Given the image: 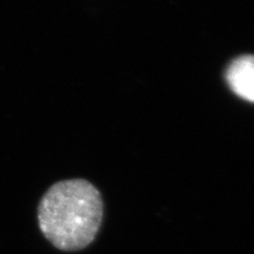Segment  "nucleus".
I'll use <instances>...</instances> for the list:
<instances>
[{
  "instance_id": "f257e3e1",
  "label": "nucleus",
  "mask_w": 254,
  "mask_h": 254,
  "mask_svg": "<svg viewBox=\"0 0 254 254\" xmlns=\"http://www.w3.org/2000/svg\"><path fill=\"white\" fill-rule=\"evenodd\" d=\"M103 215L100 190L85 179L57 182L37 208L41 232L55 248L66 252L88 247L100 231Z\"/></svg>"
},
{
  "instance_id": "f03ea898",
  "label": "nucleus",
  "mask_w": 254,
  "mask_h": 254,
  "mask_svg": "<svg viewBox=\"0 0 254 254\" xmlns=\"http://www.w3.org/2000/svg\"><path fill=\"white\" fill-rule=\"evenodd\" d=\"M227 81L236 95L254 103V55H244L232 62L227 71Z\"/></svg>"
}]
</instances>
